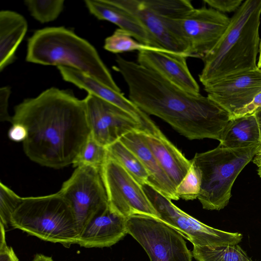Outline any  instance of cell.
Instances as JSON below:
<instances>
[{
	"instance_id": "cell-14",
	"label": "cell",
	"mask_w": 261,
	"mask_h": 261,
	"mask_svg": "<svg viewBox=\"0 0 261 261\" xmlns=\"http://www.w3.org/2000/svg\"><path fill=\"white\" fill-rule=\"evenodd\" d=\"M135 17L146 30L155 47L190 57L187 46L172 32L168 20L152 9L145 0H107Z\"/></svg>"
},
{
	"instance_id": "cell-15",
	"label": "cell",
	"mask_w": 261,
	"mask_h": 261,
	"mask_svg": "<svg viewBox=\"0 0 261 261\" xmlns=\"http://www.w3.org/2000/svg\"><path fill=\"white\" fill-rule=\"evenodd\" d=\"M63 79L85 90L88 94L109 102L122 109L134 118L141 125L143 132L158 134L161 130L149 115L141 110L121 91H116L92 76L75 69L57 67Z\"/></svg>"
},
{
	"instance_id": "cell-2",
	"label": "cell",
	"mask_w": 261,
	"mask_h": 261,
	"mask_svg": "<svg viewBox=\"0 0 261 261\" xmlns=\"http://www.w3.org/2000/svg\"><path fill=\"white\" fill-rule=\"evenodd\" d=\"M115 61L113 68L121 74L129 99L141 110L161 118L189 140L220 141L230 116L208 96L188 93L119 55Z\"/></svg>"
},
{
	"instance_id": "cell-3",
	"label": "cell",
	"mask_w": 261,
	"mask_h": 261,
	"mask_svg": "<svg viewBox=\"0 0 261 261\" xmlns=\"http://www.w3.org/2000/svg\"><path fill=\"white\" fill-rule=\"evenodd\" d=\"M260 15L261 0L243 2L218 42L202 59L199 79L204 86L257 68Z\"/></svg>"
},
{
	"instance_id": "cell-5",
	"label": "cell",
	"mask_w": 261,
	"mask_h": 261,
	"mask_svg": "<svg viewBox=\"0 0 261 261\" xmlns=\"http://www.w3.org/2000/svg\"><path fill=\"white\" fill-rule=\"evenodd\" d=\"M10 225L43 241L67 248L77 244L80 236L72 209L58 192L23 197L11 216Z\"/></svg>"
},
{
	"instance_id": "cell-34",
	"label": "cell",
	"mask_w": 261,
	"mask_h": 261,
	"mask_svg": "<svg viewBox=\"0 0 261 261\" xmlns=\"http://www.w3.org/2000/svg\"><path fill=\"white\" fill-rule=\"evenodd\" d=\"M0 261H19L13 249L7 243L0 245Z\"/></svg>"
},
{
	"instance_id": "cell-4",
	"label": "cell",
	"mask_w": 261,
	"mask_h": 261,
	"mask_svg": "<svg viewBox=\"0 0 261 261\" xmlns=\"http://www.w3.org/2000/svg\"><path fill=\"white\" fill-rule=\"evenodd\" d=\"M25 60L43 65L70 67L121 91L95 47L63 27L36 31L28 39Z\"/></svg>"
},
{
	"instance_id": "cell-9",
	"label": "cell",
	"mask_w": 261,
	"mask_h": 261,
	"mask_svg": "<svg viewBox=\"0 0 261 261\" xmlns=\"http://www.w3.org/2000/svg\"><path fill=\"white\" fill-rule=\"evenodd\" d=\"M230 19L213 8L201 7L168 20L172 32L188 48L190 57L202 60L221 39Z\"/></svg>"
},
{
	"instance_id": "cell-1",
	"label": "cell",
	"mask_w": 261,
	"mask_h": 261,
	"mask_svg": "<svg viewBox=\"0 0 261 261\" xmlns=\"http://www.w3.org/2000/svg\"><path fill=\"white\" fill-rule=\"evenodd\" d=\"M11 123L27 130L26 155L54 169L72 165L90 135L84 100L56 87L16 106Z\"/></svg>"
},
{
	"instance_id": "cell-21",
	"label": "cell",
	"mask_w": 261,
	"mask_h": 261,
	"mask_svg": "<svg viewBox=\"0 0 261 261\" xmlns=\"http://www.w3.org/2000/svg\"><path fill=\"white\" fill-rule=\"evenodd\" d=\"M28 22L19 13L11 10L0 12V70L11 64L24 38Z\"/></svg>"
},
{
	"instance_id": "cell-17",
	"label": "cell",
	"mask_w": 261,
	"mask_h": 261,
	"mask_svg": "<svg viewBox=\"0 0 261 261\" xmlns=\"http://www.w3.org/2000/svg\"><path fill=\"white\" fill-rule=\"evenodd\" d=\"M126 218L109 206L94 216L79 236L77 244L85 248L110 247L127 234Z\"/></svg>"
},
{
	"instance_id": "cell-18",
	"label": "cell",
	"mask_w": 261,
	"mask_h": 261,
	"mask_svg": "<svg viewBox=\"0 0 261 261\" xmlns=\"http://www.w3.org/2000/svg\"><path fill=\"white\" fill-rule=\"evenodd\" d=\"M120 140L141 161L149 176L148 184L171 200H178L176 187L144 142L140 131L128 133Z\"/></svg>"
},
{
	"instance_id": "cell-36",
	"label": "cell",
	"mask_w": 261,
	"mask_h": 261,
	"mask_svg": "<svg viewBox=\"0 0 261 261\" xmlns=\"http://www.w3.org/2000/svg\"><path fill=\"white\" fill-rule=\"evenodd\" d=\"M252 162L256 166L261 163V146L254 156Z\"/></svg>"
},
{
	"instance_id": "cell-31",
	"label": "cell",
	"mask_w": 261,
	"mask_h": 261,
	"mask_svg": "<svg viewBox=\"0 0 261 261\" xmlns=\"http://www.w3.org/2000/svg\"><path fill=\"white\" fill-rule=\"evenodd\" d=\"M11 94V89L9 86H4L0 88V120L1 121L12 122V116L8 112L9 99Z\"/></svg>"
},
{
	"instance_id": "cell-32",
	"label": "cell",
	"mask_w": 261,
	"mask_h": 261,
	"mask_svg": "<svg viewBox=\"0 0 261 261\" xmlns=\"http://www.w3.org/2000/svg\"><path fill=\"white\" fill-rule=\"evenodd\" d=\"M27 135L26 128L19 123L12 124L8 131L9 138L15 142H23L26 139Z\"/></svg>"
},
{
	"instance_id": "cell-26",
	"label": "cell",
	"mask_w": 261,
	"mask_h": 261,
	"mask_svg": "<svg viewBox=\"0 0 261 261\" xmlns=\"http://www.w3.org/2000/svg\"><path fill=\"white\" fill-rule=\"evenodd\" d=\"M108 158L107 147L101 145L90 135L77 156L73 166H87L100 171Z\"/></svg>"
},
{
	"instance_id": "cell-6",
	"label": "cell",
	"mask_w": 261,
	"mask_h": 261,
	"mask_svg": "<svg viewBox=\"0 0 261 261\" xmlns=\"http://www.w3.org/2000/svg\"><path fill=\"white\" fill-rule=\"evenodd\" d=\"M261 145L229 148L219 145L196 153L190 160L199 172L200 191L198 199L203 209L219 211L229 203L233 183L251 161Z\"/></svg>"
},
{
	"instance_id": "cell-39",
	"label": "cell",
	"mask_w": 261,
	"mask_h": 261,
	"mask_svg": "<svg viewBox=\"0 0 261 261\" xmlns=\"http://www.w3.org/2000/svg\"><path fill=\"white\" fill-rule=\"evenodd\" d=\"M257 171L258 175L261 178V163L257 166Z\"/></svg>"
},
{
	"instance_id": "cell-24",
	"label": "cell",
	"mask_w": 261,
	"mask_h": 261,
	"mask_svg": "<svg viewBox=\"0 0 261 261\" xmlns=\"http://www.w3.org/2000/svg\"><path fill=\"white\" fill-rule=\"evenodd\" d=\"M193 245V257L197 261H254L238 244L214 247Z\"/></svg>"
},
{
	"instance_id": "cell-22",
	"label": "cell",
	"mask_w": 261,
	"mask_h": 261,
	"mask_svg": "<svg viewBox=\"0 0 261 261\" xmlns=\"http://www.w3.org/2000/svg\"><path fill=\"white\" fill-rule=\"evenodd\" d=\"M219 142V145L229 148L261 145L259 129L255 115L231 119Z\"/></svg>"
},
{
	"instance_id": "cell-19",
	"label": "cell",
	"mask_w": 261,
	"mask_h": 261,
	"mask_svg": "<svg viewBox=\"0 0 261 261\" xmlns=\"http://www.w3.org/2000/svg\"><path fill=\"white\" fill-rule=\"evenodd\" d=\"M142 137L161 167L176 188L189 171L192 163L162 133L140 131Z\"/></svg>"
},
{
	"instance_id": "cell-28",
	"label": "cell",
	"mask_w": 261,
	"mask_h": 261,
	"mask_svg": "<svg viewBox=\"0 0 261 261\" xmlns=\"http://www.w3.org/2000/svg\"><path fill=\"white\" fill-rule=\"evenodd\" d=\"M23 200L2 182L0 184V222L5 228L10 225L11 216Z\"/></svg>"
},
{
	"instance_id": "cell-13",
	"label": "cell",
	"mask_w": 261,
	"mask_h": 261,
	"mask_svg": "<svg viewBox=\"0 0 261 261\" xmlns=\"http://www.w3.org/2000/svg\"><path fill=\"white\" fill-rule=\"evenodd\" d=\"M207 96L226 111L231 119L261 92V70L245 71L204 86Z\"/></svg>"
},
{
	"instance_id": "cell-30",
	"label": "cell",
	"mask_w": 261,
	"mask_h": 261,
	"mask_svg": "<svg viewBox=\"0 0 261 261\" xmlns=\"http://www.w3.org/2000/svg\"><path fill=\"white\" fill-rule=\"evenodd\" d=\"M211 8L221 13L236 11L243 3L242 0H203Z\"/></svg>"
},
{
	"instance_id": "cell-23",
	"label": "cell",
	"mask_w": 261,
	"mask_h": 261,
	"mask_svg": "<svg viewBox=\"0 0 261 261\" xmlns=\"http://www.w3.org/2000/svg\"><path fill=\"white\" fill-rule=\"evenodd\" d=\"M108 156L119 163L140 185L148 184V174L136 154L120 140L107 147Z\"/></svg>"
},
{
	"instance_id": "cell-29",
	"label": "cell",
	"mask_w": 261,
	"mask_h": 261,
	"mask_svg": "<svg viewBox=\"0 0 261 261\" xmlns=\"http://www.w3.org/2000/svg\"><path fill=\"white\" fill-rule=\"evenodd\" d=\"M200 185L199 172L192 164L187 174L176 187V194L179 198L185 200L197 199L200 193Z\"/></svg>"
},
{
	"instance_id": "cell-33",
	"label": "cell",
	"mask_w": 261,
	"mask_h": 261,
	"mask_svg": "<svg viewBox=\"0 0 261 261\" xmlns=\"http://www.w3.org/2000/svg\"><path fill=\"white\" fill-rule=\"evenodd\" d=\"M260 109L261 92L256 95L253 100L239 113L236 118L254 115Z\"/></svg>"
},
{
	"instance_id": "cell-12",
	"label": "cell",
	"mask_w": 261,
	"mask_h": 261,
	"mask_svg": "<svg viewBox=\"0 0 261 261\" xmlns=\"http://www.w3.org/2000/svg\"><path fill=\"white\" fill-rule=\"evenodd\" d=\"M91 136L107 147L125 135L143 132L140 124L117 106L88 94L83 99Z\"/></svg>"
},
{
	"instance_id": "cell-35",
	"label": "cell",
	"mask_w": 261,
	"mask_h": 261,
	"mask_svg": "<svg viewBox=\"0 0 261 261\" xmlns=\"http://www.w3.org/2000/svg\"><path fill=\"white\" fill-rule=\"evenodd\" d=\"M32 261H54L50 256H47L42 254H36Z\"/></svg>"
},
{
	"instance_id": "cell-8",
	"label": "cell",
	"mask_w": 261,
	"mask_h": 261,
	"mask_svg": "<svg viewBox=\"0 0 261 261\" xmlns=\"http://www.w3.org/2000/svg\"><path fill=\"white\" fill-rule=\"evenodd\" d=\"M127 233L142 247L150 261H192L184 237L153 217L134 215L126 218Z\"/></svg>"
},
{
	"instance_id": "cell-38",
	"label": "cell",
	"mask_w": 261,
	"mask_h": 261,
	"mask_svg": "<svg viewBox=\"0 0 261 261\" xmlns=\"http://www.w3.org/2000/svg\"><path fill=\"white\" fill-rule=\"evenodd\" d=\"M259 57L258 62L257 63V68L261 70V40L259 42Z\"/></svg>"
},
{
	"instance_id": "cell-25",
	"label": "cell",
	"mask_w": 261,
	"mask_h": 261,
	"mask_svg": "<svg viewBox=\"0 0 261 261\" xmlns=\"http://www.w3.org/2000/svg\"><path fill=\"white\" fill-rule=\"evenodd\" d=\"M103 48L106 50L114 54L134 50L139 51L151 50L169 53L165 50L143 44L134 39L127 32L119 28L116 29L111 35L105 39Z\"/></svg>"
},
{
	"instance_id": "cell-7",
	"label": "cell",
	"mask_w": 261,
	"mask_h": 261,
	"mask_svg": "<svg viewBox=\"0 0 261 261\" xmlns=\"http://www.w3.org/2000/svg\"><path fill=\"white\" fill-rule=\"evenodd\" d=\"M142 187L161 219L193 245L214 247L236 245L242 241L241 233L211 227L182 211L149 184Z\"/></svg>"
},
{
	"instance_id": "cell-10",
	"label": "cell",
	"mask_w": 261,
	"mask_h": 261,
	"mask_svg": "<svg viewBox=\"0 0 261 261\" xmlns=\"http://www.w3.org/2000/svg\"><path fill=\"white\" fill-rule=\"evenodd\" d=\"M70 205L79 234L96 215L109 206L100 171L93 167H76L59 192Z\"/></svg>"
},
{
	"instance_id": "cell-20",
	"label": "cell",
	"mask_w": 261,
	"mask_h": 261,
	"mask_svg": "<svg viewBox=\"0 0 261 261\" xmlns=\"http://www.w3.org/2000/svg\"><path fill=\"white\" fill-rule=\"evenodd\" d=\"M85 3L89 12L98 19L113 23L137 41L155 47L146 30L130 13L109 3L107 0H86Z\"/></svg>"
},
{
	"instance_id": "cell-27",
	"label": "cell",
	"mask_w": 261,
	"mask_h": 261,
	"mask_svg": "<svg viewBox=\"0 0 261 261\" xmlns=\"http://www.w3.org/2000/svg\"><path fill=\"white\" fill-rule=\"evenodd\" d=\"M24 2L34 19L41 23H46L55 20L61 13L64 1L25 0Z\"/></svg>"
},
{
	"instance_id": "cell-37",
	"label": "cell",
	"mask_w": 261,
	"mask_h": 261,
	"mask_svg": "<svg viewBox=\"0 0 261 261\" xmlns=\"http://www.w3.org/2000/svg\"><path fill=\"white\" fill-rule=\"evenodd\" d=\"M254 115L259 126L261 138V109L259 110L257 112H256Z\"/></svg>"
},
{
	"instance_id": "cell-11",
	"label": "cell",
	"mask_w": 261,
	"mask_h": 261,
	"mask_svg": "<svg viewBox=\"0 0 261 261\" xmlns=\"http://www.w3.org/2000/svg\"><path fill=\"white\" fill-rule=\"evenodd\" d=\"M100 174L112 211L126 218L134 215H143L166 224L142 186L116 161L108 156Z\"/></svg>"
},
{
	"instance_id": "cell-16",
	"label": "cell",
	"mask_w": 261,
	"mask_h": 261,
	"mask_svg": "<svg viewBox=\"0 0 261 261\" xmlns=\"http://www.w3.org/2000/svg\"><path fill=\"white\" fill-rule=\"evenodd\" d=\"M187 58L169 53L142 50L138 54L137 63L178 88L198 95L200 94V88L188 68Z\"/></svg>"
}]
</instances>
